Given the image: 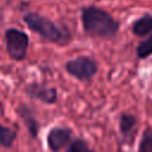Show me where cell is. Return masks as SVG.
Wrapping results in <instances>:
<instances>
[{"instance_id":"cell-9","label":"cell","mask_w":152,"mask_h":152,"mask_svg":"<svg viewBox=\"0 0 152 152\" xmlns=\"http://www.w3.org/2000/svg\"><path fill=\"white\" fill-rule=\"evenodd\" d=\"M132 31L138 37H144L152 32V15L146 13L132 25Z\"/></svg>"},{"instance_id":"cell-2","label":"cell","mask_w":152,"mask_h":152,"mask_svg":"<svg viewBox=\"0 0 152 152\" xmlns=\"http://www.w3.org/2000/svg\"><path fill=\"white\" fill-rule=\"evenodd\" d=\"M23 20L30 30L38 33L43 39L58 45H66L70 43L72 36L68 27L57 25L46 17H43L36 12H28L24 14Z\"/></svg>"},{"instance_id":"cell-3","label":"cell","mask_w":152,"mask_h":152,"mask_svg":"<svg viewBox=\"0 0 152 152\" xmlns=\"http://www.w3.org/2000/svg\"><path fill=\"white\" fill-rule=\"evenodd\" d=\"M5 44L7 53L12 59L23 61L28 48V36L18 28H7L5 31Z\"/></svg>"},{"instance_id":"cell-1","label":"cell","mask_w":152,"mask_h":152,"mask_svg":"<svg viewBox=\"0 0 152 152\" xmlns=\"http://www.w3.org/2000/svg\"><path fill=\"white\" fill-rule=\"evenodd\" d=\"M82 26L84 32L90 37L112 39L119 31V21L115 20L108 12L96 6L82 8Z\"/></svg>"},{"instance_id":"cell-13","label":"cell","mask_w":152,"mask_h":152,"mask_svg":"<svg viewBox=\"0 0 152 152\" xmlns=\"http://www.w3.org/2000/svg\"><path fill=\"white\" fill-rule=\"evenodd\" d=\"M66 152H94V151L88 146V144L84 140L76 139L70 144Z\"/></svg>"},{"instance_id":"cell-14","label":"cell","mask_w":152,"mask_h":152,"mask_svg":"<svg viewBox=\"0 0 152 152\" xmlns=\"http://www.w3.org/2000/svg\"><path fill=\"white\" fill-rule=\"evenodd\" d=\"M11 1H12V0H6V2H7V4H8V2H11Z\"/></svg>"},{"instance_id":"cell-6","label":"cell","mask_w":152,"mask_h":152,"mask_svg":"<svg viewBox=\"0 0 152 152\" xmlns=\"http://www.w3.org/2000/svg\"><path fill=\"white\" fill-rule=\"evenodd\" d=\"M25 93L33 100H38L46 104H53L57 102V90L52 87H48L40 83H30L25 88Z\"/></svg>"},{"instance_id":"cell-7","label":"cell","mask_w":152,"mask_h":152,"mask_svg":"<svg viewBox=\"0 0 152 152\" xmlns=\"http://www.w3.org/2000/svg\"><path fill=\"white\" fill-rule=\"evenodd\" d=\"M17 112L19 114V116L21 118L23 122L25 124L30 135L32 138H36L38 135V131H39V125H38V121L34 116V113L32 110L31 107H28L27 104H20L18 108H17Z\"/></svg>"},{"instance_id":"cell-8","label":"cell","mask_w":152,"mask_h":152,"mask_svg":"<svg viewBox=\"0 0 152 152\" xmlns=\"http://www.w3.org/2000/svg\"><path fill=\"white\" fill-rule=\"evenodd\" d=\"M137 127V118L132 114H122L119 120V128L124 140L133 139L134 140V132Z\"/></svg>"},{"instance_id":"cell-4","label":"cell","mask_w":152,"mask_h":152,"mask_svg":"<svg viewBox=\"0 0 152 152\" xmlns=\"http://www.w3.org/2000/svg\"><path fill=\"white\" fill-rule=\"evenodd\" d=\"M65 70L70 76L80 81H88L96 74L97 63L90 57L81 56L68 61L65 63Z\"/></svg>"},{"instance_id":"cell-5","label":"cell","mask_w":152,"mask_h":152,"mask_svg":"<svg viewBox=\"0 0 152 152\" xmlns=\"http://www.w3.org/2000/svg\"><path fill=\"white\" fill-rule=\"evenodd\" d=\"M72 132L69 127L63 126H56L52 127L46 137V142L51 152H59L62 148H64L71 140Z\"/></svg>"},{"instance_id":"cell-10","label":"cell","mask_w":152,"mask_h":152,"mask_svg":"<svg viewBox=\"0 0 152 152\" xmlns=\"http://www.w3.org/2000/svg\"><path fill=\"white\" fill-rule=\"evenodd\" d=\"M17 138L15 131H13L10 127L0 125V145L4 147H11Z\"/></svg>"},{"instance_id":"cell-11","label":"cell","mask_w":152,"mask_h":152,"mask_svg":"<svg viewBox=\"0 0 152 152\" xmlns=\"http://www.w3.org/2000/svg\"><path fill=\"white\" fill-rule=\"evenodd\" d=\"M152 55V34L142 40L137 48V56L139 58H147Z\"/></svg>"},{"instance_id":"cell-15","label":"cell","mask_w":152,"mask_h":152,"mask_svg":"<svg viewBox=\"0 0 152 152\" xmlns=\"http://www.w3.org/2000/svg\"><path fill=\"white\" fill-rule=\"evenodd\" d=\"M0 108H1V103H0Z\"/></svg>"},{"instance_id":"cell-12","label":"cell","mask_w":152,"mask_h":152,"mask_svg":"<svg viewBox=\"0 0 152 152\" xmlns=\"http://www.w3.org/2000/svg\"><path fill=\"white\" fill-rule=\"evenodd\" d=\"M138 152H152V128H146L144 131Z\"/></svg>"}]
</instances>
